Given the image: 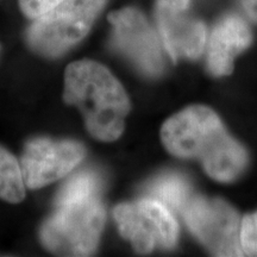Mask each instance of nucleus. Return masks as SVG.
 I'll use <instances>...</instances> for the list:
<instances>
[{"mask_svg": "<svg viewBox=\"0 0 257 257\" xmlns=\"http://www.w3.org/2000/svg\"><path fill=\"white\" fill-rule=\"evenodd\" d=\"M104 223L98 176L80 173L59 193L55 212L41 229L42 243L60 255L88 256L98 245Z\"/></svg>", "mask_w": 257, "mask_h": 257, "instance_id": "1", "label": "nucleus"}, {"mask_svg": "<svg viewBox=\"0 0 257 257\" xmlns=\"http://www.w3.org/2000/svg\"><path fill=\"white\" fill-rule=\"evenodd\" d=\"M63 99L79 108L88 133L96 140L112 142L121 136L130 100L105 66L92 60L70 63L64 73Z\"/></svg>", "mask_w": 257, "mask_h": 257, "instance_id": "2", "label": "nucleus"}, {"mask_svg": "<svg viewBox=\"0 0 257 257\" xmlns=\"http://www.w3.org/2000/svg\"><path fill=\"white\" fill-rule=\"evenodd\" d=\"M108 0H62L37 18L28 31V42L43 56L62 55L91 30Z\"/></svg>", "mask_w": 257, "mask_h": 257, "instance_id": "3", "label": "nucleus"}, {"mask_svg": "<svg viewBox=\"0 0 257 257\" xmlns=\"http://www.w3.org/2000/svg\"><path fill=\"white\" fill-rule=\"evenodd\" d=\"M229 136L219 115L204 105L186 107L168 118L161 127L167 152L186 160L204 161Z\"/></svg>", "mask_w": 257, "mask_h": 257, "instance_id": "4", "label": "nucleus"}, {"mask_svg": "<svg viewBox=\"0 0 257 257\" xmlns=\"http://www.w3.org/2000/svg\"><path fill=\"white\" fill-rule=\"evenodd\" d=\"M121 236L138 252L170 249L178 242L179 226L165 204L154 198L124 202L113 210Z\"/></svg>", "mask_w": 257, "mask_h": 257, "instance_id": "5", "label": "nucleus"}, {"mask_svg": "<svg viewBox=\"0 0 257 257\" xmlns=\"http://www.w3.org/2000/svg\"><path fill=\"white\" fill-rule=\"evenodd\" d=\"M188 229L217 256H242L239 217L220 199L195 197L182 207Z\"/></svg>", "mask_w": 257, "mask_h": 257, "instance_id": "6", "label": "nucleus"}, {"mask_svg": "<svg viewBox=\"0 0 257 257\" xmlns=\"http://www.w3.org/2000/svg\"><path fill=\"white\" fill-rule=\"evenodd\" d=\"M112 43L118 51L148 76H159L165 69L162 44L140 10L124 8L108 15Z\"/></svg>", "mask_w": 257, "mask_h": 257, "instance_id": "7", "label": "nucleus"}, {"mask_svg": "<svg viewBox=\"0 0 257 257\" xmlns=\"http://www.w3.org/2000/svg\"><path fill=\"white\" fill-rule=\"evenodd\" d=\"M85 153L82 144L75 141L31 140L21 160L25 186L37 189L64 178L81 162Z\"/></svg>", "mask_w": 257, "mask_h": 257, "instance_id": "8", "label": "nucleus"}, {"mask_svg": "<svg viewBox=\"0 0 257 257\" xmlns=\"http://www.w3.org/2000/svg\"><path fill=\"white\" fill-rule=\"evenodd\" d=\"M191 0H156L155 18L163 48L176 62L195 60L206 46V27L189 12Z\"/></svg>", "mask_w": 257, "mask_h": 257, "instance_id": "9", "label": "nucleus"}, {"mask_svg": "<svg viewBox=\"0 0 257 257\" xmlns=\"http://www.w3.org/2000/svg\"><path fill=\"white\" fill-rule=\"evenodd\" d=\"M252 34L246 22L239 16L224 17L211 32L207 46L206 67L213 76L230 75L234 57L248 49Z\"/></svg>", "mask_w": 257, "mask_h": 257, "instance_id": "10", "label": "nucleus"}, {"mask_svg": "<svg viewBox=\"0 0 257 257\" xmlns=\"http://www.w3.org/2000/svg\"><path fill=\"white\" fill-rule=\"evenodd\" d=\"M248 162L246 150L229 135L206 160L202 161L201 165L210 178L227 184L243 174Z\"/></svg>", "mask_w": 257, "mask_h": 257, "instance_id": "11", "label": "nucleus"}, {"mask_svg": "<svg viewBox=\"0 0 257 257\" xmlns=\"http://www.w3.org/2000/svg\"><path fill=\"white\" fill-rule=\"evenodd\" d=\"M25 197V182L16 157L0 147V199L17 204Z\"/></svg>", "mask_w": 257, "mask_h": 257, "instance_id": "12", "label": "nucleus"}, {"mask_svg": "<svg viewBox=\"0 0 257 257\" xmlns=\"http://www.w3.org/2000/svg\"><path fill=\"white\" fill-rule=\"evenodd\" d=\"M191 188L185 179L178 175H166L157 179L150 186L153 198L172 210L181 211L188 201Z\"/></svg>", "mask_w": 257, "mask_h": 257, "instance_id": "13", "label": "nucleus"}, {"mask_svg": "<svg viewBox=\"0 0 257 257\" xmlns=\"http://www.w3.org/2000/svg\"><path fill=\"white\" fill-rule=\"evenodd\" d=\"M239 240L244 255L257 256V212L243 218Z\"/></svg>", "mask_w": 257, "mask_h": 257, "instance_id": "14", "label": "nucleus"}, {"mask_svg": "<svg viewBox=\"0 0 257 257\" xmlns=\"http://www.w3.org/2000/svg\"><path fill=\"white\" fill-rule=\"evenodd\" d=\"M62 0H19L22 12L28 18L37 19L59 5Z\"/></svg>", "mask_w": 257, "mask_h": 257, "instance_id": "15", "label": "nucleus"}, {"mask_svg": "<svg viewBox=\"0 0 257 257\" xmlns=\"http://www.w3.org/2000/svg\"><path fill=\"white\" fill-rule=\"evenodd\" d=\"M242 5L250 21L257 24V0H242Z\"/></svg>", "mask_w": 257, "mask_h": 257, "instance_id": "16", "label": "nucleus"}]
</instances>
